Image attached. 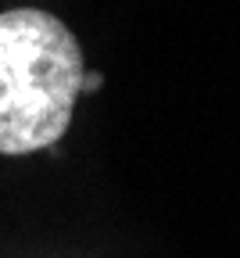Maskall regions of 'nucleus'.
<instances>
[{
	"mask_svg": "<svg viewBox=\"0 0 240 258\" xmlns=\"http://www.w3.org/2000/svg\"><path fill=\"white\" fill-rule=\"evenodd\" d=\"M83 50L57 15L15 8L0 15V154L57 144L76 111Z\"/></svg>",
	"mask_w": 240,
	"mask_h": 258,
	"instance_id": "f257e3e1",
	"label": "nucleus"
},
{
	"mask_svg": "<svg viewBox=\"0 0 240 258\" xmlns=\"http://www.w3.org/2000/svg\"><path fill=\"white\" fill-rule=\"evenodd\" d=\"M100 83H104V76H100V72H83L79 93H93V90H100Z\"/></svg>",
	"mask_w": 240,
	"mask_h": 258,
	"instance_id": "f03ea898",
	"label": "nucleus"
}]
</instances>
